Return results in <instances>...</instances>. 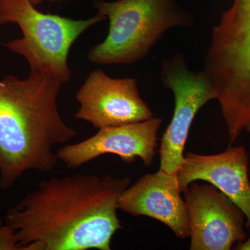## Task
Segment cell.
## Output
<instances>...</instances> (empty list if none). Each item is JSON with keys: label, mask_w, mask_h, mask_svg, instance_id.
Instances as JSON below:
<instances>
[{"label": "cell", "mask_w": 250, "mask_h": 250, "mask_svg": "<svg viewBox=\"0 0 250 250\" xmlns=\"http://www.w3.org/2000/svg\"><path fill=\"white\" fill-rule=\"evenodd\" d=\"M129 177L80 174L51 177L8 208L4 223L19 250H110L122 228L117 214Z\"/></svg>", "instance_id": "obj_1"}, {"label": "cell", "mask_w": 250, "mask_h": 250, "mask_svg": "<svg viewBox=\"0 0 250 250\" xmlns=\"http://www.w3.org/2000/svg\"><path fill=\"white\" fill-rule=\"evenodd\" d=\"M62 83L30 70L0 80V187L9 189L29 170L49 172L59 159L56 146L74 139L57 99Z\"/></svg>", "instance_id": "obj_2"}, {"label": "cell", "mask_w": 250, "mask_h": 250, "mask_svg": "<svg viewBox=\"0 0 250 250\" xmlns=\"http://www.w3.org/2000/svg\"><path fill=\"white\" fill-rule=\"evenodd\" d=\"M93 7L109 21L106 39L88 52V60L99 65L139 62L166 31L189 28L194 22L177 0L97 1Z\"/></svg>", "instance_id": "obj_3"}, {"label": "cell", "mask_w": 250, "mask_h": 250, "mask_svg": "<svg viewBox=\"0 0 250 250\" xmlns=\"http://www.w3.org/2000/svg\"><path fill=\"white\" fill-rule=\"evenodd\" d=\"M29 0H0V25L19 26L22 37L5 44L27 60L30 70L62 83L71 78L67 63L74 42L85 30L106 18L98 14L86 20H74L44 14Z\"/></svg>", "instance_id": "obj_4"}, {"label": "cell", "mask_w": 250, "mask_h": 250, "mask_svg": "<svg viewBox=\"0 0 250 250\" xmlns=\"http://www.w3.org/2000/svg\"><path fill=\"white\" fill-rule=\"evenodd\" d=\"M161 80L174 97L173 116L163 135L160 170L176 174L184 160V147L197 112L217 94L204 70L188 68L184 54L177 52L161 63Z\"/></svg>", "instance_id": "obj_5"}, {"label": "cell", "mask_w": 250, "mask_h": 250, "mask_svg": "<svg viewBox=\"0 0 250 250\" xmlns=\"http://www.w3.org/2000/svg\"><path fill=\"white\" fill-rule=\"evenodd\" d=\"M190 250H230L247 239L246 215L209 183L190 184L184 190Z\"/></svg>", "instance_id": "obj_6"}, {"label": "cell", "mask_w": 250, "mask_h": 250, "mask_svg": "<svg viewBox=\"0 0 250 250\" xmlns=\"http://www.w3.org/2000/svg\"><path fill=\"white\" fill-rule=\"evenodd\" d=\"M75 118L95 129L147 121L153 113L141 98L135 78H112L102 70L90 72L77 93Z\"/></svg>", "instance_id": "obj_7"}, {"label": "cell", "mask_w": 250, "mask_h": 250, "mask_svg": "<svg viewBox=\"0 0 250 250\" xmlns=\"http://www.w3.org/2000/svg\"><path fill=\"white\" fill-rule=\"evenodd\" d=\"M162 123L160 118L121 126L98 129L91 137L67 145L57 152L59 161L76 168L104 154H115L126 164L137 158L151 166L157 147V134Z\"/></svg>", "instance_id": "obj_8"}, {"label": "cell", "mask_w": 250, "mask_h": 250, "mask_svg": "<svg viewBox=\"0 0 250 250\" xmlns=\"http://www.w3.org/2000/svg\"><path fill=\"white\" fill-rule=\"evenodd\" d=\"M249 156L244 146L229 147L213 155L187 153L176 173L179 190H187L190 184L205 181L227 195L244 213L247 228H250Z\"/></svg>", "instance_id": "obj_9"}, {"label": "cell", "mask_w": 250, "mask_h": 250, "mask_svg": "<svg viewBox=\"0 0 250 250\" xmlns=\"http://www.w3.org/2000/svg\"><path fill=\"white\" fill-rule=\"evenodd\" d=\"M176 174L160 170L143 176L120 197L118 209L133 216H147L165 224L177 238L190 236L185 200Z\"/></svg>", "instance_id": "obj_10"}, {"label": "cell", "mask_w": 250, "mask_h": 250, "mask_svg": "<svg viewBox=\"0 0 250 250\" xmlns=\"http://www.w3.org/2000/svg\"><path fill=\"white\" fill-rule=\"evenodd\" d=\"M0 250H19L14 230L5 223L0 226Z\"/></svg>", "instance_id": "obj_11"}, {"label": "cell", "mask_w": 250, "mask_h": 250, "mask_svg": "<svg viewBox=\"0 0 250 250\" xmlns=\"http://www.w3.org/2000/svg\"><path fill=\"white\" fill-rule=\"evenodd\" d=\"M233 249L238 250H250V238L246 239L243 243H238L233 247Z\"/></svg>", "instance_id": "obj_12"}, {"label": "cell", "mask_w": 250, "mask_h": 250, "mask_svg": "<svg viewBox=\"0 0 250 250\" xmlns=\"http://www.w3.org/2000/svg\"><path fill=\"white\" fill-rule=\"evenodd\" d=\"M34 6H37L38 5L41 4L44 0H29Z\"/></svg>", "instance_id": "obj_13"}, {"label": "cell", "mask_w": 250, "mask_h": 250, "mask_svg": "<svg viewBox=\"0 0 250 250\" xmlns=\"http://www.w3.org/2000/svg\"><path fill=\"white\" fill-rule=\"evenodd\" d=\"M50 2H62V1H67V0H47Z\"/></svg>", "instance_id": "obj_14"}, {"label": "cell", "mask_w": 250, "mask_h": 250, "mask_svg": "<svg viewBox=\"0 0 250 250\" xmlns=\"http://www.w3.org/2000/svg\"><path fill=\"white\" fill-rule=\"evenodd\" d=\"M246 129V131H248V132L250 133V123H248V125H247Z\"/></svg>", "instance_id": "obj_15"}, {"label": "cell", "mask_w": 250, "mask_h": 250, "mask_svg": "<svg viewBox=\"0 0 250 250\" xmlns=\"http://www.w3.org/2000/svg\"><path fill=\"white\" fill-rule=\"evenodd\" d=\"M4 221L2 220V218H1V217L0 216V226H1V225H4Z\"/></svg>", "instance_id": "obj_16"}]
</instances>
